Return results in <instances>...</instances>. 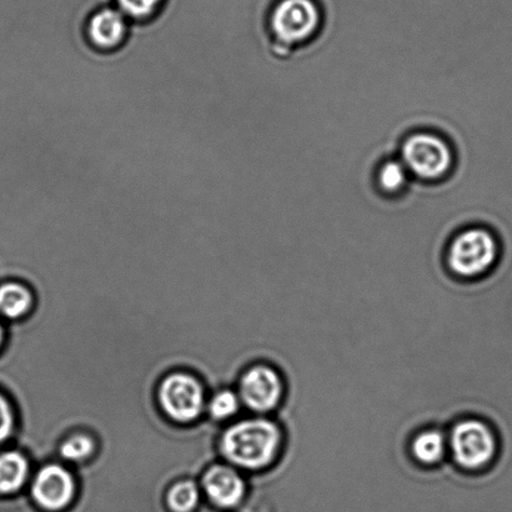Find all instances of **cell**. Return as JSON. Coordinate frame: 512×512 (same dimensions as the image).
Segmentation results:
<instances>
[{"label":"cell","mask_w":512,"mask_h":512,"mask_svg":"<svg viewBox=\"0 0 512 512\" xmlns=\"http://www.w3.org/2000/svg\"><path fill=\"white\" fill-rule=\"evenodd\" d=\"M283 431L268 418L245 419L229 426L222 436L224 458L235 468L259 471L269 468L280 454Z\"/></svg>","instance_id":"cell-1"},{"label":"cell","mask_w":512,"mask_h":512,"mask_svg":"<svg viewBox=\"0 0 512 512\" xmlns=\"http://www.w3.org/2000/svg\"><path fill=\"white\" fill-rule=\"evenodd\" d=\"M499 258V242L488 229L465 230L450 244L449 268L464 279L488 273Z\"/></svg>","instance_id":"cell-2"},{"label":"cell","mask_w":512,"mask_h":512,"mask_svg":"<svg viewBox=\"0 0 512 512\" xmlns=\"http://www.w3.org/2000/svg\"><path fill=\"white\" fill-rule=\"evenodd\" d=\"M448 441L454 463L471 473L488 466L496 453L493 430L479 419L460 420L450 431Z\"/></svg>","instance_id":"cell-3"},{"label":"cell","mask_w":512,"mask_h":512,"mask_svg":"<svg viewBox=\"0 0 512 512\" xmlns=\"http://www.w3.org/2000/svg\"><path fill=\"white\" fill-rule=\"evenodd\" d=\"M160 408L175 423L190 424L200 418L205 408L202 383L183 371L169 374L159 385Z\"/></svg>","instance_id":"cell-4"},{"label":"cell","mask_w":512,"mask_h":512,"mask_svg":"<svg viewBox=\"0 0 512 512\" xmlns=\"http://www.w3.org/2000/svg\"><path fill=\"white\" fill-rule=\"evenodd\" d=\"M401 155L409 173L426 182L444 178L453 165L448 143L429 133L411 135L405 140Z\"/></svg>","instance_id":"cell-5"},{"label":"cell","mask_w":512,"mask_h":512,"mask_svg":"<svg viewBox=\"0 0 512 512\" xmlns=\"http://www.w3.org/2000/svg\"><path fill=\"white\" fill-rule=\"evenodd\" d=\"M270 24L276 42L294 47L308 42L319 29V9L311 0H283L271 15Z\"/></svg>","instance_id":"cell-6"},{"label":"cell","mask_w":512,"mask_h":512,"mask_svg":"<svg viewBox=\"0 0 512 512\" xmlns=\"http://www.w3.org/2000/svg\"><path fill=\"white\" fill-rule=\"evenodd\" d=\"M284 393V380L273 366L254 365L239 381V398L255 414H268L278 408Z\"/></svg>","instance_id":"cell-7"},{"label":"cell","mask_w":512,"mask_h":512,"mask_svg":"<svg viewBox=\"0 0 512 512\" xmlns=\"http://www.w3.org/2000/svg\"><path fill=\"white\" fill-rule=\"evenodd\" d=\"M75 493V481L68 469L58 464L43 466L34 476L32 495L40 508L59 511L70 504Z\"/></svg>","instance_id":"cell-8"},{"label":"cell","mask_w":512,"mask_h":512,"mask_svg":"<svg viewBox=\"0 0 512 512\" xmlns=\"http://www.w3.org/2000/svg\"><path fill=\"white\" fill-rule=\"evenodd\" d=\"M203 489L213 504L233 508L243 500L247 485L233 466L214 465L205 471Z\"/></svg>","instance_id":"cell-9"},{"label":"cell","mask_w":512,"mask_h":512,"mask_svg":"<svg viewBox=\"0 0 512 512\" xmlns=\"http://www.w3.org/2000/svg\"><path fill=\"white\" fill-rule=\"evenodd\" d=\"M128 30V18L118 8H104L90 18L87 37L93 48L112 52L122 47Z\"/></svg>","instance_id":"cell-10"},{"label":"cell","mask_w":512,"mask_h":512,"mask_svg":"<svg viewBox=\"0 0 512 512\" xmlns=\"http://www.w3.org/2000/svg\"><path fill=\"white\" fill-rule=\"evenodd\" d=\"M410 451L419 464L424 466L438 465L448 454V436L439 429H425L414 436Z\"/></svg>","instance_id":"cell-11"},{"label":"cell","mask_w":512,"mask_h":512,"mask_svg":"<svg viewBox=\"0 0 512 512\" xmlns=\"http://www.w3.org/2000/svg\"><path fill=\"white\" fill-rule=\"evenodd\" d=\"M29 461L17 450L0 454V494L17 493L29 478Z\"/></svg>","instance_id":"cell-12"},{"label":"cell","mask_w":512,"mask_h":512,"mask_svg":"<svg viewBox=\"0 0 512 512\" xmlns=\"http://www.w3.org/2000/svg\"><path fill=\"white\" fill-rule=\"evenodd\" d=\"M34 303L32 291L18 281L0 284V316L5 319L23 318L32 309Z\"/></svg>","instance_id":"cell-13"},{"label":"cell","mask_w":512,"mask_h":512,"mask_svg":"<svg viewBox=\"0 0 512 512\" xmlns=\"http://www.w3.org/2000/svg\"><path fill=\"white\" fill-rule=\"evenodd\" d=\"M199 503V488L194 481L184 480L174 484L168 493V505L173 512H190Z\"/></svg>","instance_id":"cell-14"},{"label":"cell","mask_w":512,"mask_h":512,"mask_svg":"<svg viewBox=\"0 0 512 512\" xmlns=\"http://www.w3.org/2000/svg\"><path fill=\"white\" fill-rule=\"evenodd\" d=\"M380 188L386 193H399L406 187L409 180V170L403 162L389 160L381 165L378 174Z\"/></svg>","instance_id":"cell-15"},{"label":"cell","mask_w":512,"mask_h":512,"mask_svg":"<svg viewBox=\"0 0 512 512\" xmlns=\"http://www.w3.org/2000/svg\"><path fill=\"white\" fill-rule=\"evenodd\" d=\"M240 406H242V400H240L239 394L233 390L224 389L213 395L212 400L209 401L208 409L214 420L225 421L237 415Z\"/></svg>","instance_id":"cell-16"},{"label":"cell","mask_w":512,"mask_h":512,"mask_svg":"<svg viewBox=\"0 0 512 512\" xmlns=\"http://www.w3.org/2000/svg\"><path fill=\"white\" fill-rule=\"evenodd\" d=\"M95 443L87 434H74L60 445L62 458L72 463H83L94 454Z\"/></svg>","instance_id":"cell-17"},{"label":"cell","mask_w":512,"mask_h":512,"mask_svg":"<svg viewBox=\"0 0 512 512\" xmlns=\"http://www.w3.org/2000/svg\"><path fill=\"white\" fill-rule=\"evenodd\" d=\"M118 9L128 19L145 20L157 12L162 0H117Z\"/></svg>","instance_id":"cell-18"},{"label":"cell","mask_w":512,"mask_h":512,"mask_svg":"<svg viewBox=\"0 0 512 512\" xmlns=\"http://www.w3.org/2000/svg\"><path fill=\"white\" fill-rule=\"evenodd\" d=\"M15 426L14 411L9 400L0 393V446L10 439Z\"/></svg>","instance_id":"cell-19"},{"label":"cell","mask_w":512,"mask_h":512,"mask_svg":"<svg viewBox=\"0 0 512 512\" xmlns=\"http://www.w3.org/2000/svg\"><path fill=\"white\" fill-rule=\"evenodd\" d=\"M3 341H4V329H3V325L0 324V346L3 345Z\"/></svg>","instance_id":"cell-20"}]
</instances>
